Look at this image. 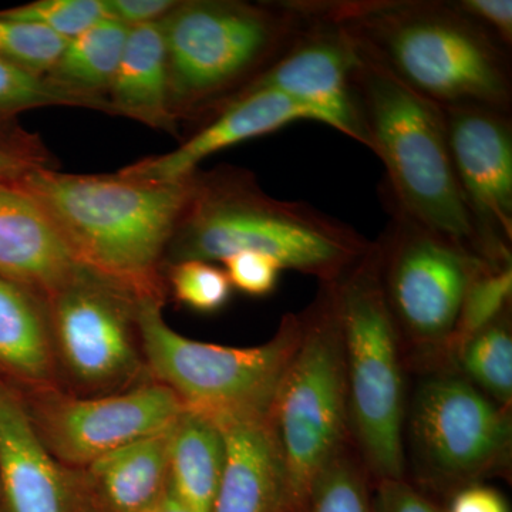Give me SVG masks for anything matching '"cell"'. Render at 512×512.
Instances as JSON below:
<instances>
[{
    "label": "cell",
    "instance_id": "33",
    "mask_svg": "<svg viewBox=\"0 0 512 512\" xmlns=\"http://www.w3.org/2000/svg\"><path fill=\"white\" fill-rule=\"evenodd\" d=\"M373 512H443V508L407 478H402L373 483Z\"/></svg>",
    "mask_w": 512,
    "mask_h": 512
},
{
    "label": "cell",
    "instance_id": "10",
    "mask_svg": "<svg viewBox=\"0 0 512 512\" xmlns=\"http://www.w3.org/2000/svg\"><path fill=\"white\" fill-rule=\"evenodd\" d=\"M163 301H138L137 322L148 377L205 414H268L302 335L301 313H288L271 340L252 348L197 342L165 322Z\"/></svg>",
    "mask_w": 512,
    "mask_h": 512
},
{
    "label": "cell",
    "instance_id": "14",
    "mask_svg": "<svg viewBox=\"0 0 512 512\" xmlns=\"http://www.w3.org/2000/svg\"><path fill=\"white\" fill-rule=\"evenodd\" d=\"M299 5L306 15L305 28L284 55L232 99L274 90L311 110L318 123L363 146L352 92L355 40L326 12L323 2L299 0Z\"/></svg>",
    "mask_w": 512,
    "mask_h": 512
},
{
    "label": "cell",
    "instance_id": "22",
    "mask_svg": "<svg viewBox=\"0 0 512 512\" xmlns=\"http://www.w3.org/2000/svg\"><path fill=\"white\" fill-rule=\"evenodd\" d=\"M225 466V440L208 414L185 407L171 426L168 495L194 512H212Z\"/></svg>",
    "mask_w": 512,
    "mask_h": 512
},
{
    "label": "cell",
    "instance_id": "26",
    "mask_svg": "<svg viewBox=\"0 0 512 512\" xmlns=\"http://www.w3.org/2000/svg\"><path fill=\"white\" fill-rule=\"evenodd\" d=\"M512 266H488L468 286L456 329L448 342L446 366L453 369L457 350L478 332L511 311Z\"/></svg>",
    "mask_w": 512,
    "mask_h": 512
},
{
    "label": "cell",
    "instance_id": "2",
    "mask_svg": "<svg viewBox=\"0 0 512 512\" xmlns=\"http://www.w3.org/2000/svg\"><path fill=\"white\" fill-rule=\"evenodd\" d=\"M194 175L164 184L120 173L63 174L40 165L16 187L42 205L80 264L137 298L164 302L161 268Z\"/></svg>",
    "mask_w": 512,
    "mask_h": 512
},
{
    "label": "cell",
    "instance_id": "6",
    "mask_svg": "<svg viewBox=\"0 0 512 512\" xmlns=\"http://www.w3.org/2000/svg\"><path fill=\"white\" fill-rule=\"evenodd\" d=\"M335 284L346 382L350 439L373 483L407 478L404 421L406 359L384 299L373 242Z\"/></svg>",
    "mask_w": 512,
    "mask_h": 512
},
{
    "label": "cell",
    "instance_id": "25",
    "mask_svg": "<svg viewBox=\"0 0 512 512\" xmlns=\"http://www.w3.org/2000/svg\"><path fill=\"white\" fill-rule=\"evenodd\" d=\"M298 512H373V480L353 444L319 471Z\"/></svg>",
    "mask_w": 512,
    "mask_h": 512
},
{
    "label": "cell",
    "instance_id": "36",
    "mask_svg": "<svg viewBox=\"0 0 512 512\" xmlns=\"http://www.w3.org/2000/svg\"><path fill=\"white\" fill-rule=\"evenodd\" d=\"M443 512H510V507L500 491L477 483L451 494Z\"/></svg>",
    "mask_w": 512,
    "mask_h": 512
},
{
    "label": "cell",
    "instance_id": "35",
    "mask_svg": "<svg viewBox=\"0 0 512 512\" xmlns=\"http://www.w3.org/2000/svg\"><path fill=\"white\" fill-rule=\"evenodd\" d=\"M177 0H104L107 18L127 28L161 22L177 6Z\"/></svg>",
    "mask_w": 512,
    "mask_h": 512
},
{
    "label": "cell",
    "instance_id": "31",
    "mask_svg": "<svg viewBox=\"0 0 512 512\" xmlns=\"http://www.w3.org/2000/svg\"><path fill=\"white\" fill-rule=\"evenodd\" d=\"M232 289L254 298L271 295L279 284L284 266L258 252H238L222 261Z\"/></svg>",
    "mask_w": 512,
    "mask_h": 512
},
{
    "label": "cell",
    "instance_id": "28",
    "mask_svg": "<svg viewBox=\"0 0 512 512\" xmlns=\"http://www.w3.org/2000/svg\"><path fill=\"white\" fill-rule=\"evenodd\" d=\"M165 284L175 301L205 315L224 309L234 291L224 269L195 259L168 265Z\"/></svg>",
    "mask_w": 512,
    "mask_h": 512
},
{
    "label": "cell",
    "instance_id": "4",
    "mask_svg": "<svg viewBox=\"0 0 512 512\" xmlns=\"http://www.w3.org/2000/svg\"><path fill=\"white\" fill-rule=\"evenodd\" d=\"M355 45L353 103L363 146L386 168L382 191L427 227L484 261L451 163L443 109Z\"/></svg>",
    "mask_w": 512,
    "mask_h": 512
},
{
    "label": "cell",
    "instance_id": "32",
    "mask_svg": "<svg viewBox=\"0 0 512 512\" xmlns=\"http://www.w3.org/2000/svg\"><path fill=\"white\" fill-rule=\"evenodd\" d=\"M43 165L36 143L10 126L0 127V187H16L33 168Z\"/></svg>",
    "mask_w": 512,
    "mask_h": 512
},
{
    "label": "cell",
    "instance_id": "16",
    "mask_svg": "<svg viewBox=\"0 0 512 512\" xmlns=\"http://www.w3.org/2000/svg\"><path fill=\"white\" fill-rule=\"evenodd\" d=\"M299 121L318 123L311 110L274 90L244 94L227 101L214 119L171 153L144 158L119 173L134 180L180 183L197 173L205 158Z\"/></svg>",
    "mask_w": 512,
    "mask_h": 512
},
{
    "label": "cell",
    "instance_id": "8",
    "mask_svg": "<svg viewBox=\"0 0 512 512\" xmlns=\"http://www.w3.org/2000/svg\"><path fill=\"white\" fill-rule=\"evenodd\" d=\"M419 375L404 421L407 480L437 501L487 478L507 477L510 407L494 402L456 369Z\"/></svg>",
    "mask_w": 512,
    "mask_h": 512
},
{
    "label": "cell",
    "instance_id": "5",
    "mask_svg": "<svg viewBox=\"0 0 512 512\" xmlns=\"http://www.w3.org/2000/svg\"><path fill=\"white\" fill-rule=\"evenodd\" d=\"M305 25L293 0L178 2L163 19L174 116L215 113L284 55Z\"/></svg>",
    "mask_w": 512,
    "mask_h": 512
},
{
    "label": "cell",
    "instance_id": "12",
    "mask_svg": "<svg viewBox=\"0 0 512 512\" xmlns=\"http://www.w3.org/2000/svg\"><path fill=\"white\" fill-rule=\"evenodd\" d=\"M16 390L43 446L73 470L168 429L185 409L173 390L154 380L103 396H77L60 387Z\"/></svg>",
    "mask_w": 512,
    "mask_h": 512
},
{
    "label": "cell",
    "instance_id": "21",
    "mask_svg": "<svg viewBox=\"0 0 512 512\" xmlns=\"http://www.w3.org/2000/svg\"><path fill=\"white\" fill-rule=\"evenodd\" d=\"M113 114L175 133L170 104L163 20L130 28L116 77L107 96Z\"/></svg>",
    "mask_w": 512,
    "mask_h": 512
},
{
    "label": "cell",
    "instance_id": "24",
    "mask_svg": "<svg viewBox=\"0 0 512 512\" xmlns=\"http://www.w3.org/2000/svg\"><path fill=\"white\" fill-rule=\"evenodd\" d=\"M451 366L494 402L511 409V311L467 340L457 350Z\"/></svg>",
    "mask_w": 512,
    "mask_h": 512
},
{
    "label": "cell",
    "instance_id": "3",
    "mask_svg": "<svg viewBox=\"0 0 512 512\" xmlns=\"http://www.w3.org/2000/svg\"><path fill=\"white\" fill-rule=\"evenodd\" d=\"M370 244L350 225L306 202L265 194L248 171L220 168L195 173L165 261L214 264L251 251L329 284L342 278Z\"/></svg>",
    "mask_w": 512,
    "mask_h": 512
},
{
    "label": "cell",
    "instance_id": "17",
    "mask_svg": "<svg viewBox=\"0 0 512 512\" xmlns=\"http://www.w3.org/2000/svg\"><path fill=\"white\" fill-rule=\"evenodd\" d=\"M208 416L225 440V466L212 512H296L268 414Z\"/></svg>",
    "mask_w": 512,
    "mask_h": 512
},
{
    "label": "cell",
    "instance_id": "7",
    "mask_svg": "<svg viewBox=\"0 0 512 512\" xmlns=\"http://www.w3.org/2000/svg\"><path fill=\"white\" fill-rule=\"evenodd\" d=\"M382 198L390 220L373 248L407 370L447 369L448 342L468 286L491 265L427 227L384 191Z\"/></svg>",
    "mask_w": 512,
    "mask_h": 512
},
{
    "label": "cell",
    "instance_id": "11",
    "mask_svg": "<svg viewBox=\"0 0 512 512\" xmlns=\"http://www.w3.org/2000/svg\"><path fill=\"white\" fill-rule=\"evenodd\" d=\"M133 292L84 269L47 299L60 389L77 396L124 392L148 377Z\"/></svg>",
    "mask_w": 512,
    "mask_h": 512
},
{
    "label": "cell",
    "instance_id": "23",
    "mask_svg": "<svg viewBox=\"0 0 512 512\" xmlns=\"http://www.w3.org/2000/svg\"><path fill=\"white\" fill-rule=\"evenodd\" d=\"M130 28L113 19L99 23L67 40L62 55L46 74L67 92L96 101L113 114L107 100L119 69Z\"/></svg>",
    "mask_w": 512,
    "mask_h": 512
},
{
    "label": "cell",
    "instance_id": "9",
    "mask_svg": "<svg viewBox=\"0 0 512 512\" xmlns=\"http://www.w3.org/2000/svg\"><path fill=\"white\" fill-rule=\"evenodd\" d=\"M301 316L298 349L268 413L288 470L296 512L319 471L352 444L335 284H320L318 296Z\"/></svg>",
    "mask_w": 512,
    "mask_h": 512
},
{
    "label": "cell",
    "instance_id": "20",
    "mask_svg": "<svg viewBox=\"0 0 512 512\" xmlns=\"http://www.w3.org/2000/svg\"><path fill=\"white\" fill-rule=\"evenodd\" d=\"M0 376L19 390L60 387L46 302L2 276Z\"/></svg>",
    "mask_w": 512,
    "mask_h": 512
},
{
    "label": "cell",
    "instance_id": "15",
    "mask_svg": "<svg viewBox=\"0 0 512 512\" xmlns=\"http://www.w3.org/2000/svg\"><path fill=\"white\" fill-rule=\"evenodd\" d=\"M0 512H96L79 470L33 430L18 390L0 376Z\"/></svg>",
    "mask_w": 512,
    "mask_h": 512
},
{
    "label": "cell",
    "instance_id": "19",
    "mask_svg": "<svg viewBox=\"0 0 512 512\" xmlns=\"http://www.w3.org/2000/svg\"><path fill=\"white\" fill-rule=\"evenodd\" d=\"M171 426L79 470L94 511L143 512L167 497Z\"/></svg>",
    "mask_w": 512,
    "mask_h": 512
},
{
    "label": "cell",
    "instance_id": "1",
    "mask_svg": "<svg viewBox=\"0 0 512 512\" xmlns=\"http://www.w3.org/2000/svg\"><path fill=\"white\" fill-rule=\"evenodd\" d=\"M357 45L424 99L512 113L511 50L441 0L323 2Z\"/></svg>",
    "mask_w": 512,
    "mask_h": 512
},
{
    "label": "cell",
    "instance_id": "29",
    "mask_svg": "<svg viewBox=\"0 0 512 512\" xmlns=\"http://www.w3.org/2000/svg\"><path fill=\"white\" fill-rule=\"evenodd\" d=\"M66 43V39L50 30L0 16V60L26 72L46 76Z\"/></svg>",
    "mask_w": 512,
    "mask_h": 512
},
{
    "label": "cell",
    "instance_id": "13",
    "mask_svg": "<svg viewBox=\"0 0 512 512\" xmlns=\"http://www.w3.org/2000/svg\"><path fill=\"white\" fill-rule=\"evenodd\" d=\"M448 148L481 255L511 266L512 114L491 107L443 109Z\"/></svg>",
    "mask_w": 512,
    "mask_h": 512
},
{
    "label": "cell",
    "instance_id": "27",
    "mask_svg": "<svg viewBox=\"0 0 512 512\" xmlns=\"http://www.w3.org/2000/svg\"><path fill=\"white\" fill-rule=\"evenodd\" d=\"M50 106L106 111L96 101L67 92L47 76H37L0 60V127L9 126V121L23 111Z\"/></svg>",
    "mask_w": 512,
    "mask_h": 512
},
{
    "label": "cell",
    "instance_id": "37",
    "mask_svg": "<svg viewBox=\"0 0 512 512\" xmlns=\"http://www.w3.org/2000/svg\"><path fill=\"white\" fill-rule=\"evenodd\" d=\"M143 512H194L191 511L190 508L185 507V505L178 503L177 500H174L173 497L167 495L163 501L160 503L153 505V507L148 508V510Z\"/></svg>",
    "mask_w": 512,
    "mask_h": 512
},
{
    "label": "cell",
    "instance_id": "18",
    "mask_svg": "<svg viewBox=\"0 0 512 512\" xmlns=\"http://www.w3.org/2000/svg\"><path fill=\"white\" fill-rule=\"evenodd\" d=\"M84 269L35 198L19 187H0L2 278L46 302Z\"/></svg>",
    "mask_w": 512,
    "mask_h": 512
},
{
    "label": "cell",
    "instance_id": "30",
    "mask_svg": "<svg viewBox=\"0 0 512 512\" xmlns=\"http://www.w3.org/2000/svg\"><path fill=\"white\" fill-rule=\"evenodd\" d=\"M0 16L32 23L70 40L109 19L104 0H37L18 8L0 10Z\"/></svg>",
    "mask_w": 512,
    "mask_h": 512
},
{
    "label": "cell",
    "instance_id": "34",
    "mask_svg": "<svg viewBox=\"0 0 512 512\" xmlns=\"http://www.w3.org/2000/svg\"><path fill=\"white\" fill-rule=\"evenodd\" d=\"M464 15L487 30L495 40L508 50L512 46V2L511 0H456Z\"/></svg>",
    "mask_w": 512,
    "mask_h": 512
}]
</instances>
